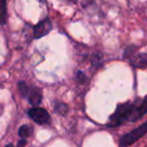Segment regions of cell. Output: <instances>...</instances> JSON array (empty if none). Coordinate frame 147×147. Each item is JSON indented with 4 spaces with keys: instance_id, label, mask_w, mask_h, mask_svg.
<instances>
[{
    "instance_id": "cell-13",
    "label": "cell",
    "mask_w": 147,
    "mask_h": 147,
    "mask_svg": "<svg viewBox=\"0 0 147 147\" xmlns=\"http://www.w3.org/2000/svg\"><path fill=\"white\" fill-rule=\"evenodd\" d=\"M25 145H26V140H25V139H22V138H21V140H19L18 143H17V147H25Z\"/></svg>"
},
{
    "instance_id": "cell-6",
    "label": "cell",
    "mask_w": 147,
    "mask_h": 147,
    "mask_svg": "<svg viewBox=\"0 0 147 147\" xmlns=\"http://www.w3.org/2000/svg\"><path fill=\"white\" fill-rule=\"evenodd\" d=\"M26 98L28 99V102L30 103L32 106L36 107L37 105H39L42 100V94H41V91L38 88H35V87H31L29 88L28 94H27Z\"/></svg>"
},
{
    "instance_id": "cell-15",
    "label": "cell",
    "mask_w": 147,
    "mask_h": 147,
    "mask_svg": "<svg viewBox=\"0 0 147 147\" xmlns=\"http://www.w3.org/2000/svg\"><path fill=\"white\" fill-rule=\"evenodd\" d=\"M69 1H73V2H75V1H77V0H69Z\"/></svg>"
},
{
    "instance_id": "cell-5",
    "label": "cell",
    "mask_w": 147,
    "mask_h": 147,
    "mask_svg": "<svg viewBox=\"0 0 147 147\" xmlns=\"http://www.w3.org/2000/svg\"><path fill=\"white\" fill-rule=\"evenodd\" d=\"M53 28V24L49 18H45L43 20L39 21L36 25L34 26L33 29V35L35 38H40V37L47 35V33H49V31Z\"/></svg>"
},
{
    "instance_id": "cell-11",
    "label": "cell",
    "mask_w": 147,
    "mask_h": 147,
    "mask_svg": "<svg viewBox=\"0 0 147 147\" xmlns=\"http://www.w3.org/2000/svg\"><path fill=\"white\" fill-rule=\"evenodd\" d=\"M18 89H19V92L21 93V95L26 98L27 94H28V91H29V87L27 86V84H25L24 82H19L18 83Z\"/></svg>"
},
{
    "instance_id": "cell-2",
    "label": "cell",
    "mask_w": 147,
    "mask_h": 147,
    "mask_svg": "<svg viewBox=\"0 0 147 147\" xmlns=\"http://www.w3.org/2000/svg\"><path fill=\"white\" fill-rule=\"evenodd\" d=\"M147 113V96L143 99H137L131 103L130 114L128 117V122H134L142 118Z\"/></svg>"
},
{
    "instance_id": "cell-12",
    "label": "cell",
    "mask_w": 147,
    "mask_h": 147,
    "mask_svg": "<svg viewBox=\"0 0 147 147\" xmlns=\"http://www.w3.org/2000/svg\"><path fill=\"white\" fill-rule=\"evenodd\" d=\"M77 80H78L80 83H84L85 75L82 73V71H78V73H77Z\"/></svg>"
},
{
    "instance_id": "cell-4",
    "label": "cell",
    "mask_w": 147,
    "mask_h": 147,
    "mask_svg": "<svg viewBox=\"0 0 147 147\" xmlns=\"http://www.w3.org/2000/svg\"><path fill=\"white\" fill-rule=\"evenodd\" d=\"M28 115L35 123L39 125H45V124H49V121H51V116L47 113V110L42 108H31L28 111Z\"/></svg>"
},
{
    "instance_id": "cell-9",
    "label": "cell",
    "mask_w": 147,
    "mask_h": 147,
    "mask_svg": "<svg viewBox=\"0 0 147 147\" xmlns=\"http://www.w3.org/2000/svg\"><path fill=\"white\" fill-rule=\"evenodd\" d=\"M32 133V127L28 126V125H23L19 128L18 134L22 139H26L27 137H29Z\"/></svg>"
},
{
    "instance_id": "cell-8",
    "label": "cell",
    "mask_w": 147,
    "mask_h": 147,
    "mask_svg": "<svg viewBox=\"0 0 147 147\" xmlns=\"http://www.w3.org/2000/svg\"><path fill=\"white\" fill-rule=\"evenodd\" d=\"M7 19L6 0H0V24L4 25Z\"/></svg>"
},
{
    "instance_id": "cell-3",
    "label": "cell",
    "mask_w": 147,
    "mask_h": 147,
    "mask_svg": "<svg viewBox=\"0 0 147 147\" xmlns=\"http://www.w3.org/2000/svg\"><path fill=\"white\" fill-rule=\"evenodd\" d=\"M146 133H147V122H145V123H143L141 126L134 129L133 131L125 134L120 140V146L121 147L129 146V145H131L132 143L136 142L139 138L144 136Z\"/></svg>"
},
{
    "instance_id": "cell-7",
    "label": "cell",
    "mask_w": 147,
    "mask_h": 147,
    "mask_svg": "<svg viewBox=\"0 0 147 147\" xmlns=\"http://www.w3.org/2000/svg\"><path fill=\"white\" fill-rule=\"evenodd\" d=\"M131 63L136 67H147V53H138L134 57L131 55Z\"/></svg>"
},
{
    "instance_id": "cell-10",
    "label": "cell",
    "mask_w": 147,
    "mask_h": 147,
    "mask_svg": "<svg viewBox=\"0 0 147 147\" xmlns=\"http://www.w3.org/2000/svg\"><path fill=\"white\" fill-rule=\"evenodd\" d=\"M55 111L59 115H65L67 112V106L61 102L55 103Z\"/></svg>"
},
{
    "instance_id": "cell-14",
    "label": "cell",
    "mask_w": 147,
    "mask_h": 147,
    "mask_svg": "<svg viewBox=\"0 0 147 147\" xmlns=\"http://www.w3.org/2000/svg\"><path fill=\"white\" fill-rule=\"evenodd\" d=\"M5 147H13V145L12 144H8V145H6Z\"/></svg>"
},
{
    "instance_id": "cell-1",
    "label": "cell",
    "mask_w": 147,
    "mask_h": 147,
    "mask_svg": "<svg viewBox=\"0 0 147 147\" xmlns=\"http://www.w3.org/2000/svg\"><path fill=\"white\" fill-rule=\"evenodd\" d=\"M131 103H124L120 104L117 107L116 111L111 115L109 119V126H119L123 122L128 121V117L130 114Z\"/></svg>"
}]
</instances>
